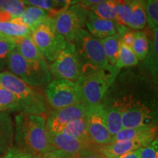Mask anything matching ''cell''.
I'll return each mask as SVG.
<instances>
[{
    "instance_id": "1",
    "label": "cell",
    "mask_w": 158,
    "mask_h": 158,
    "mask_svg": "<svg viewBox=\"0 0 158 158\" xmlns=\"http://www.w3.org/2000/svg\"><path fill=\"white\" fill-rule=\"evenodd\" d=\"M14 141L18 148L43 156L54 150L42 115L21 112L15 117Z\"/></svg>"
},
{
    "instance_id": "2",
    "label": "cell",
    "mask_w": 158,
    "mask_h": 158,
    "mask_svg": "<svg viewBox=\"0 0 158 158\" xmlns=\"http://www.w3.org/2000/svg\"><path fill=\"white\" fill-rule=\"evenodd\" d=\"M120 70L108 64L100 70L81 77L76 82L81 102L88 107L101 104Z\"/></svg>"
},
{
    "instance_id": "3",
    "label": "cell",
    "mask_w": 158,
    "mask_h": 158,
    "mask_svg": "<svg viewBox=\"0 0 158 158\" xmlns=\"http://www.w3.org/2000/svg\"><path fill=\"white\" fill-rule=\"evenodd\" d=\"M80 66L81 77L100 70L108 65L100 40L83 29L73 41Z\"/></svg>"
},
{
    "instance_id": "4",
    "label": "cell",
    "mask_w": 158,
    "mask_h": 158,
    "mask_svg": "<svg viewBox=\"0 0 158 158\" xmlns=\"http://www.w3.org/2000/svg\"><path fill=\"white\" fill-rule=\"evenodd\" d=\"M0 87L10 91L17 97L21 112L41 115L48 110L42 94L8 70L0 73Z\"/></svg>"
},
{
    "instance_id": "5",
    "label": "cell",
    "mask_w": 158,
    "mask_h": 158,
    "mask_svg": "<svg viewBox=\"0 0 158 158\" xmlns=\"http://www.w3.org/2000/svg\"><path fill=\"white\" fill-rule=\"evenodd\" d=\"M7 68L10 72L31 86L46 85L52 78V75L45 59L27 60L15 48L10 54Z\"/></svg>"
},
{
    "instance_id": "6",
    "label": "cell",
    "mask_w": 158,
    "mask_h": 158,
    "mask_svg": "<svg viewBox=\"0 0 158 158\" xmlns=\"http://www.w3.org/2000/svg\"><path fill=\"white\" fill-rule=\"evenodd\" d=\"M31 37L45 59L54 62L66 45L67 41L57 32L54 18L41 23L31 33Z\"/></svg>"
},
{
    "instance_id": "7",
    "label": "cell",
    "mask_w": 158,
    "mask_h": 158,
    "mask_svg": "<svg viewBox=\"0 0 158 158\" xmlns=\"http://www.w3.org/2000/svg\"><path fill=\"white\" fill-rule=\"evenodd\" d=\"M89 10L81 3L62 8L54 17L57 32L68 42L73 43L76 35L86 24Z\"/></svg>"
},
{
    "instance_id": "8",
    "label": "cell",
    "mask_w": 158,
    "mask_h": 158,
    "mask_svg": "<svg viewBox=\"0 0 158 158\" xmlns=\"http://www.w3.org/2000/svg\"><path fill=\"white\" fill-rule=\"evenodd\" d=\"M45 92L48 104L54 110L81 102L76 82L71 81L54 78L47 84Z\"/></svg>"
},
{
    "instance_id": "9",
    "label": "cell",
    "mask_w": 158,
    "mask_h": 158,
    "mask_svg": "<svg viewBox=\"0 0 158 158\" xmlns=\"http://www.w3.org/2000/svg\"><path fill=\"white\" fill-rule=\"evenodd\" d=\"M48 68L55 78L76 82L81 78V71L73 43L67 41L64 49Z\"/></svg>"
},
{
    "instance_id": "10",
    "label": "cell",
    "mask_w": 158,
    "mask_h": 158,
    "mask_svg": "<svg viewBox=\"0 0 158 158\" xmlns=\"http://www.w3.org/2000/svg\"><path fill=\"white\" fill-rule=\"evenodd\" d=\"M87 134L91 143L101 148L110 143V136L102 104L89 106L86 114Z\"/></svg>"
},
{
    "instance_id": "11",
    "label": "cell",
    "mask_w": 158,
    "mask_h": 158,
    "mask_svg": "<svg viewBox=\"0 0 158 158\" xmlns=\"http://www.w3.org/2000/svg\"><path fill=\"white\" fill-rule=\"evenodd\" d=\"M88 106L80 102L51 112L46 120L49 133H60L70 122L86 116Z\"/></svg>"
},
{
    "instance_id": "12",
    "label": "cell",
    "mask_w": 158,
    "mask_h": 158,
    "mask_svg": "<svg viewBox=\"0 0 158 158\" xmlns=\"http://www.w3.org/2000/svg\"><path fill=\"white\" fill-rule=\"evenodd\" d=\"M157 125L124 128L110 138V143L123 141H139L143 147H147L157 139Z\"/></svg>"
},
{
    "instance_id": "13",
    "label": "cell",
    "mask_w": 158,
    "mask_h": 158,
    "mask_svg": "<svg viewBox=\"0 0 158 158\" xmlns=\"http://www.w3.org/2000/svg\"><path fill=\"white\" fill-rule=\"evenodd\" d=\"M49 136L54 150H57L73 157L78 156L83 149L92 144L76 139L62 133H49Z\"/></svg>"
},
{
    "instance_id": "14",
    "label": "cell",
    "mask_w": 158,
    "mask_h": 158,
    "mask_svg": "<svg viewBox=\"0 0 158 158\" xmlns=\"http://www.w3.org/2000/svg\"><path fill=\"white\" fill-rule=\"evenodd\" d=\"M86 29L89 33L99 40L116 34V23L113 21L103 19L97 16L89 10L86 21Z\"/></svg>"
},
{
    "instance_id": "15",
    "label": "cell",
    "mask_w": 158,
    "mask_h": 158,
    "mask_svg": "<svg viewBox=\"0 0 158 158\" xmlns=\"http://www.w3.org/2000/svg\"><path fill=\"white\" fill-rule=\"evenodd\" d=\"M149 48L147 56L143 60V70L154 84L158 81V28L152 29Z\"/></svg>"
},
{
    "instance_id": "16",
    "label": "cell",
    "mask_w": 158,
    "mask_h": 158,
    "mask_svg": "<svg viewBox=\"0 0 158 158\" xmlns=\"http://www.w3.org/2000/svg\"><path fill=\"white\" fill-rule=\"evenodd\" d=\"M50 18H54V15L50 12L33 6H27L21 16L12 21L22 23L31 31V33L37 27Z\"/></svg>"
},
{
    "instance_id": "17",
    "label": "cell",
    "mask_w": 158,
    "mask_h": 158,
    "mask_svg": "<svg viewBox=\"0 0 158 158\" xmlns=\"http://www.w3.org/2000/svg\"><path fill=\"white\" fill-rule=\"evenodd\" d=\"M14 141V124L7 112H0V157L4 155Z\"/></svg>"
},
{
    "instance_id": "18",
    "label": "cell",
    "mask_w": 158,
    "mask_h": 158,
    "mask_svg": "<svg viewBox=\"0 0 158 158\" xmlns=\"http://www.w3.org/2000/svg\"><path fill=\"white\" fill-rule=\"evenodd\" d=\"M143 146L139 141H123L110 143L100 148L105 158H118Z\"/></svg>"
},
{
    "instance_id": "19",
    "label": "cell",
    "mask_w": 158,
    "mask_h": 158,
    "mask_svg": "<svg viewBox=\"0 0 158 158\" xmlns=\"http://www.w3.org/2000/svg\"><path fill=\"white\" fill-rule=\"evenodd\" d=\"M101 104L103 106L106 125L110 135L112 137L123 129L122 111L116 105L108 100H103Z\"/></svg>"
},
{
    "instance_id": "20",
    "label": "cell",
    "mask_w": 158,
    "mask_h": 158,
    "mask_svg": "<svg viewBox=\"0 0 158 158\" xmlns=\"http://www.w3.org/2000/svg\"><path fill=\"white\" fill-rule=\"evenodd\" d=\"M15 42V49L23 58L29 61L43 60L44 57L40 52L30 36L13 39Z\"/></svg>"
},
{
    "instance_id": "21",
    "label": "cell",
    "mask_w": 158,
    "mask_h": 158,
    "mask_svg": "<svg viewBox=\"0 0 158 158\" xmlns=\"http://www.w3.org/2000/svg\"><path fill=\"white\" fill-rule=\"evenodd\" d=\"M146 0H132V21L129 28L133 30H140L145 28L147 18L145 13Z\"/></svg>"
},
{
    "instance_id": "22",
    "label": "cell",
    "mask_w": 158,
    "mask_h": 158,
    "mask_svg": "<svg viewBox=\"0 0 158 158\" xmlns=\"http://www.w3.org/2000/svg\"><path fill=\"white\" fill-rule=\"evenodd\" d=\"M60 133H64L65 135H70L71 137L81 140V141L91 143L88 138L87 134L86 116L70 122Z\"/></svg>"
},
{
    "instance_id": "23",
    "label": "cell",
    "mask_w": 158,
    "mask_h": 158,
    "mask_svg": "<svg viewBox=\"0 0 158 158\" xmlns=\"http://www.w3.org/2000/svg\"><path fill=\"white\" fill-rule=\"evenodd\" d=\"M0 33L12 39L31 35V31L26 26L14 21H0Z\"/></svg>"
},
{
    "instance_id": "24",
    "label": "cell",
    "mask_w": 158,
    "mask_h": 158,
    "mask_svg": "<svg viewBox=\"0 0 158 158\" xmlns=\"http://www.w3.org/2000/svg\"><path fill=\"white\" fill-rule=\"evenodd\" d=\"M102 48L107 59L108 64L116 66L118 60V50L120 45V37L117 34L100 40Z\"/></svg>"
},
{
    "instance_id": "25",
    "label": "cell",
    "mask_w": 158,
    "mask_h": 158,
    "mask_svg": "<svg viewBox=\"0 0 158 158\" xmlns=\"http://www.w3.org/2000/svg\"><path fill=\"white\" fill-rule=\"evenodd\" d=\"M86 8L97 16L116 23V7L114 0H106Z\"/></svg>"
},
{
    "instance_id": "26",
    "label": "cell",
    "mask_w": 158,
    "mask_h": 158,
    "mask_svg": "<svg viewBox=\"0 0 158 158\" xmlns=\"http://www.w3.org/2000/svg\"><path fill=\"white\" fill-rule=\"evenodd\" d=\"M138 63H139V61L132 48L128 47L120 42L118 60L115 67L119 70H122V69L135 67Z\"/></svg>"
},
{
    "instance_id": "27",
    "label": "cell",
    "mask_w": 158,
    "mask_h": 158,
    "mask_svg": "<svg viewBox=\"0 0 158 158\" xmlns=\"http://www.w3.org/2000/svg\"><path fill=\"white\" fill-rule=\"evenodd\" d=\"M149 48V37L144 31H135V37L132 49L138 61H143L147 56Z\"/></svg>"
},
{
    "instance_id": "28",
    "label": "cell",
    "mask_w": 158,
    "mask_h": 158,
    "mask_svg": "<svg viewBox=\"0 0 158 158\" xmlns=\"http://www.w3.org/2000/svg\"><path fill=\"white\" fill-rule=\"evenodd\" d=\"M19 111L21 106L17 97L10 91L0 87V112Z\"/></svg>"
},
{
    "instance_id": "29",
    "label": "cell",
    "mask_w": 158,
    "mask_h": 158,
    "mask_svg": "<svg viewBox=\"0 0 158 158\" xmlns=\"http://www.w3.org/2000/svg\"><path fill=\"white\" fill-rule=\"evenodd\" d=\"M116 7V23L129 27L132 21V0H114Z\"/></svg>"
},
{
    "instance_id": "30",
    "label": "cell",
    "mask_w": 158,
    "mask_h": 158,
    "mask_svg": "<svg viewBox=\"0 0 158 158\" xmlns=\"http://www.w3.org/2000/svg\"><path fill=\"white\" fill-rule=\"evenodd\" d=\"M15 48V42L13 39L0 40V73L7 68V60L10 54Z\"/></svg>"
},
{
    "instance_id": "31",
    "label": "cell",
    "mask_w": 158,
    "mask_h": 158,
    "mask_svg": "<svg viewBox=\"0 0 158 158\" xmlns=\"http://www.w3.org/2000/svg\"><path fill=\"white\" fill-rule=\"evenodd\" d=\"M26 7L27 5L23 0H6L0 10L8 13L13 20L21 16Z\"/></svg>"
},
{
    "instance_id": "32",
    "label": "cell",
    "mask_w": 158,
    "mask_h": 158,
    "mask_svg": "<svg viewBox=\"0 0 158 158\" xmlns=\"http://www.w3.org/2000/svg\"><path fill=\"white\" fill-rule=\"evenodd\" d=\"M145 13L147 23L151 29L158 26V0H146Z\"/></svg>"
},
{
    "instance_id": "33",
    "label": "cell",
    "mask_w": 158,
    "mask_h": 158,
    "mask_svg": "<svg viewBox=\"0 0 158 158\" xmlns=\"http://www.w3.org/2000/svg\"><path fill=\"white\" fill-rule=\"evenodd\" d=\"M23 1L24 2L27 6H33V7L45 10L52 13L54 17L56 13L62 9V7L56 5L51 0H23Z\"/></svg>"
},
{
    "instance_id": "34",
    "label": "cell",
    "mask_w": 158,
    "mask_h": 158,
    "mask_svg": "<svg viewBox=\"0 0 158 158\" xmlns=\"http://www.w3.org/2000/svg\"><path fill=\"white\" fill-rule=\"evenodd\" d=\"M1 158H43V156L29 152L18 147H11Z\"/></svg>"
},
{
    "instance_id": "35",
    "label": "cell",
    "mask_w": 158,
    "mask_h": 158,
    "mask_svg": "<svg viewBox=\"0 0 158 158\" xmlns=\"http://www.w3.org/2000/svg\"><path fill=\"white\" fill-rule=\"evenodd\" d=\"M76 158H105L100 148L91 144L89 147L83 149Z\"/></svg>"
},
{
    "instance_id": "36",
    "label": "cell",
    "mask_w": 158,
    "mask_h": 158,
    "mask_svg": "<svg viewBox=\"0 0 158 158\" xmlns=\"http://www.w3.org/2000/svg\"><path fill=\"white\" fill-rule=\"evenodd\" d=\"M140 158H158V141L157 139L147 147L140 149Z\"/></svg>"
},
{
    "instance_id": "37",
    "label": "cell",
    "mask_w": 158,
    "mask_h": 158,
    "mask_svg": "<svg viewBox=\"0 0 158 158\" xmlns=\"http://www.w3.org/2000/svg\"><path fill=\"white\" fill-rule=\"evenodd\" d=\"M76 157L66 155V154L61 152L57 151V150H53V151L45 154L43 156V158H76Z\"/></svg>"
},
{
    "instance_id": "38",
    "label": "cell",
    "mask_w": 158,
    "mask_h": 158,
    "mask_svg": "<svg viewBox=\"0 0 158 158\" xmlns=\"http://www.w3.org/2000/svg\"><path fill=\"white\" fill-rule=\"evenodd\" d=\"M51 1L59 6V7L64 8V7H68V6L80 3L81 0H51Z\"/></svg>"
},
{
    "instance_id": "39",
    "label": "cell",
    "mask_w": 158,
    "mask_h": 158,
    "mask_svg": "<svg viewBox=\"0 0 158 158\" xmlns=\"http://www.w3.org/2000/svg\"><path fill=\"white\" fill-rule=\"evenodd\" d=\"M140 149L130 152L125 154L118 158H140Z\"/></svg>"
},
{
    "instance_id": "40",
    "label": "cell",
    "mask_w": 158,
    "mask_h": 158,
    "mask_svg": "<svg viewBox=\"0 0 158 158\" xmlns=\"http://www.w3.org/2000/svg\"><path fill=\"white\" fill-rule=\"evenodd\" d=\"M103 1H106V0H81L80 3L84 7H88L89 6L96 5V4L102 2Z\"/></svg>"
},
{
    "instance_id": "41",
    "label": "cell",
    "mask_w": 158,
    "mask_h": 158,
    "mask_svg": "<svg viewBox=\"0 0 158 158\" xmlns=\"http://www.w3.org/2000/svg\"><path fill=\"white\" fill-rule=\"evenodd\" d=\"M7 38H10V37H6L4 35L2 34V33H0V40H5V39H7Z\"/></svg>"
},
{
    "instance_id": "42",
    "label": "cell",
    "mask_w": 158,
    "mask_h": 158,
    "mask_svg": "<svg viewBox=\"0 0 158 158\" xmlns=\"http://www.w3.org/2000/svg\"><path fill=\"white\" fill-rule=\"evenodd\" d=\"M6 1V0H0V7L2 6V5L4 4V2Z\"/></svg>"
},
{
    "instance_id": "43",
    "label": "cell",
    "mask_w": 158,
    "mask_h": 158,
    "mask_svg": "<svg viewBox=\"0 0 158 158\" xmlns=\"http://www.w3.org/2000/svg\"><path fill=\"white\" fill-rule=\"evenodd\" d=\"M0 158H1V157H0Z\"/></svg>"
}]
</instances>
